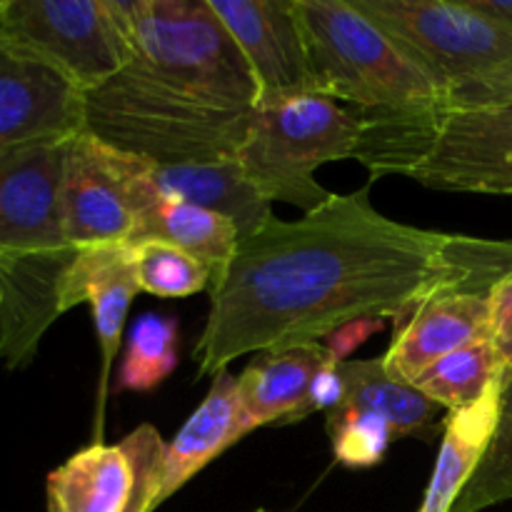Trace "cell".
<instances>
[{"label":"cell","instance_id":"6","mask_svg":"<svg viewBox=\"0 0 512 512\" xmlns=\"http://www.w3.org/2000/svg\"><path fill=\"white\" fill-rule=\"evenodd\" d=\"M363 118L355 108L320 93L258 100L235 160L268 203L313 213L330 200L315 180L320 165L355 158Z\"/></svg>","mask_w":512,"mask_h":512},{"label":"cell","instance_id":"33","mask_svg":"<svg viewBox=\"0 0 512 512\" xmlns=\"http://www.w3.org/2000/svg\"><path fill=\"white\" fill-rule=\"evenodd\" d=\"M255 512H268V510H255Z\"/></svg>","mask_w":512,"mask_h":512},{"label":"cell","instance_id":"8","mask_svg":"<svg viewBox=\"0 0 512 512\" xmlns=\"http://www.w3.org/2000/svg\"><path fill=\"white\" fill-rule=\"evenodd\" d=\"M0 43L88 93L133 60L120 0H0Z\"/></svg>","mask_w":512,"mask_h":512},{"label":"cell","instance_id":"22","mask_svg":"<svg viewBox=\"0 0 512 512\" xmlns=\"http://www.w3.org/2000/svg\"><path fill=\"white\" fill-rule=\"evenodd\" d=\"M178 365V323L165 315L145 313L128 335L118 390L148 393L158 388Z\"/></svg>","mask_w":512,"mask_h":512},{"label":"cell","instance_id":"11","mask_svg":"<svg viewBox=\"0 0 512 512\" xmlns=\"http://www.w3.org/2000/svg\"><path fill=\"white\" fill-rule=\"evenodd\" d=\"M258 83V100L315 93L293 0H210Z\"/></svg>","mask_w":512,"mask_h":512},{"label":"cell","instance_id":"9","mask_svg":"<svg viewBox=\"0 0 512 512\" xmlns=\"http://www.w3.org/2000/svg\"><path fill=\"white\" fill-rule=\"evenodd\" d=\"M448 98V93L512 60V35L475 13L468 0H350Z\"/></svg>","mask_w":512,"mask_h":512},{"label":"cell","instance_id":"15","mask_svg":"<svg viewBox=\"0 0 512 512\" xmlns=\"http://www.w3.org/2000/svg\"><path fill=\"white\" fill-rule=\"evenodd\" d=\"M333 363L328 345L303 343L263 350L238 378L240 438L263 425H293L315 375Z\"/></svg>","mask_w":512,"mask_h":512},{"label":"cell","instance_id":"7","mask_svg":"<svg viewBox=\"0 0 512 512\" xmlns=\"http://www.w3.org/2000/svg\"><path fill=\"white\" fill-rule=\"evenodd\" d=\"M128 15L140 70L213 103H258L253 70L210 0H133Z\"/></svg>","mask_w":512,"mask_h":512},{"label":"cell","instance_id":"30","mask_svg":"<svg viewBox=\"0 0 512 512\" xmlns=\"http://www.w3.org/2000/svg\"><path fill=\"white\" fill-rule=\"evenodd\" d=\"M338 365L340 363L333 360V363H328L318 375H315L308 398H305V405L300 408V413L295 415L293 423H300V420H305L308 415H313L315 410H333L343 403L345 385Z\"/></svg>","mask_w":512,"mask_h":512},{"label":"cell","instance_id":"28","mask_svg":"<svg viewBox=\"0 0 512 512\" xmlns=\"http://www.w3.org/2000/svg\"><path fill=\"white\" fill-rule=\"evenodd\" d=\"M512 100V60L458 85L445 98V108H475V105L510 103Z\"/></svg>","mask_w":512,"mask_h":512},{"label":"cell","instance_id":"1","mask_svg":"<svg viewBox=\"0 0 512 512\" xmlns=\"http://www.w3.org/2000/svg\"><path fill=\"white\" fill-rule=\"evenodd\" d=\"M473 293L455 235L378 213L370 185L300 220L273 218L238 243L210 288L193 350L198 378L263 350L318 343L355 320L410 318L425 300Z\"/></svg>","mask_w":512,"mask_h":512},{"label":"cell","instance_id":"23","mask_svg":"<svg viewBox=\"0 0 512 512\" xmlns=\"http://www.w3.org/2000/svg\"><path fill=\"white\" fill-rule=\"evenodd\" d=\"M130 255H133L135 278L143 293L158 295V298H188L213 283V273L203 260L165 240H133Z\"/></svg>","mask_w":512,"mask_h":512},{"label":"cell","instance_id":"19","mask_svg":"<svg viewBox=\"0 0 512 512\" xmlns=\"http://www.w3.org/2000/svg\"><path fill=\"white\" fill-rule=\"evenodd\" d=\"M498 410L500 383L478 405L450 413L443 440H440L433 478L418 512H453L455 503L478 470L480 460L488 453L495 425H498Z\"/></svg>","mask_w":512,"mask_h":512},{"label":"cell","instance_id":"5","mask_svg":"<svg viewBox=\"0 0 512 512\" xmlns=\"http://www.w3.org/2000/svg\"><path fill=\"white\" fill-rule=\"evenodd\" d=\"M315 93L363 115L435 108L445 95L373 20L348 0H293Z\"/></svg>","mask_w":512,"mask_h":512},{"label":"cell","instance_id":"25","mask_svg":"<svg viewBox=\"0 0 512 512\" xmlns=\"http://www.w3.org/2000/svg\"><path fill=\"white\" fill-rule=\"evenodd\" d=\"M333 445V455L345 468H373L388 453L393 443V428L383 418L365 410L338 408L328 410V423H325Z\"/></svg>","mask_w":512,"mask_h":512},{"label":"cell","instance_id":"2","mask_svg":"<svg viewBox=\"0 0 512 512\" xmlns=\"http://www.w3.org/2000/svg\"><path fill=\"white\" fill-rule=\"evenodd\" d=\"M65 143L0 155V363L10 370L33 363L63 315L60 283L78 255L60 213Z\"/></svg>","mask_w":512,"mask_h":512},{"label":"cell","instance_id":"21","mask_svg":"<svg viewBox=\"0 0 512 512\" xmlns=\"http://www.w3.org/2000/svg\"><path fill=\"white\" fill-rule=\"evenodd\" d=\"M503 370L505 363L488 338L438 360L413 385L440 408L460 413L478 405L500 383Z\"/></svg>","mask_w":512,"mask_h":512},{"label":"cell","instance_id":"14","mask_svg":"<svg viewBox=\"0 0 512 512\" xmlns=\"http://www.w3.org/2000/svg\"><path fill=\"white\" fill-rule=\"evenodd\" d=\"M488 338L490 293H443L398 325L383 363L393 378L413 385L438 360Z\"/></svg>","mask_w":512,"mask_h":512},{"label":"cell","instance_id":"29","mask_svg":"<svg viewBox=\"0 0 512 512\" xmlns=\"http://www.w3.org/2000/svg\"><path fill=\"white\" fill-rule=\"evenodd\" d=\"M490 340L505 368L512 365V275L490 290Z\"/></svg>","mask_w":512,"mask_h":512},{"label":"cell","instance_id":"12","mask_svg":"<svg viewBox=\"0 0 512 512\" xmlns=\"http://www.w3.org/2000/svg\"><path fill=\"white\" fill-rule=\"evenodd\" d=\"M60 213L75 250L135 240V213L105 160V145L85 130L65 143Z\"/></svg>","mask_w":512,"mask_h":512},{"label":"cell","instance_id":"4","mask_svg":"<svg viewBox=\"0 0 512 512\" xmlns=\"http://www.w3.org/2000/svg\"><path fill=\"white\" fill-rule=\"evenodd\" d=\"M250 110L185 93L128 63L83 93V130L160 165H210L235 160Z\"/></svg>","mask_w":512,"mask_h":512},{"label":"cell","instance_id":"13","mask_svg":"<svg viewBox=\"0 0 512 512\" xmlns=\"http://www.w3.org/2000/svg\"><path fill=\"white\" fill-rule=\"evenodd\" d=\"M138 293L140 285L135 278L130 243L78 250L63 283H60V313H68L70 308L83 303L93 310L100 345L98 430L103 423L110 368H113V360L118 358L130 303Z\"/></svg>","mask_w":512,"mask_h":512},{"label":"cell","instance_id":"10","mask_svg":"<svg viewBox=\"0 0 512 512\" xmlns=\"http://www.w3.org/2000/svg\"><path fill=\"white\" fill-rule=\"evenodd\" d=\"M83 93L40 60L0 43V155L83 133Z\"/></svg>","mask_w":512,"mask_h":512},{"label":"cell","instance_id":"17","mask_svg":"<svg viewBox=\"0 0 512 512\" xmlns=\"http://www.w3.org/2000/svg\"><path fill=\"white\" fill-rule=\"evenodd\" d=\"M148 175L158 193L233 220L240 240L273 218V203H268L250 183L238 160L210 165H160L148 160Z\"/></svg>","mask_w":512,"mask_h":512},{"label":"cell","instance_id":"32","mask_svg":"<svg viewBox=\"0 0 512 512\" xmlns=\"http://www.w3.org/2000/svg\"><path fill=\"white\" fill-rule=\"evenodd\" d=\"M468 5L512 35V0H468Z\"/></svg>","mask_w":512,"mask_h":512},{"label":"cell","instance_id":"16","mask_svg":"<svg viewBox=\"0 0 512 512\" xmlns=\"http://www.w3.org/2000/svg\"><path fill=\"white\" fill-rule=\"evenodd\" d=\"M240 438L238 378L228 368L213 378L208 395L165 448L158 505Z\"/></svg>","mask_w":512,"mask_h":512},{"label":"cell","instance_id":"20","mask_svg":"<svg viewBox=\"0 0 512 512\" xmlns=\"http://www.w3.org/2000/svg\"><path fill=\"white\" fill-rule=\"evenodd\" d=\"M338 368L345 385L340 405L378 415L393 428L395 438L425 435L433 430L440 405L425 398L415 385L393 378L385 370L383 358L345 360Z\"/></svg>","mask_w":512,"mask_h":512},{"label":"cell","instance_id":"27","mask_svg":"<svg viewBox=\"0 0 512 512\" xmlns=\"http://www.w3.org/2000/svg\"><path fill=\"white\" fill-rule=\"evenodd\" d=\"M465 260L473 270L475 293H490L512 275V240H485L463 235Z\"/></svg>","mask_w":512,"mask_h":512},{"label":"cell","instance_id":"18","mask_svg":"<svg viewBox=\"0 0 512 512\" xmlns=\"http://www.w3.org/2000/svg\"><path fill=\"white\" fill-rule=\"evenodd\" d=\"M135 465L120 445L95 443L48 475V512H125Z\"/></svg>","mask_w":512,"mask_h":512},{"label":"cell","instance_id":"3","mask_svg":"<svg viewBox=\"0 0 512 512\" xmlns=\"http://www.w3.org/2000/svg\"><path fill=\"white\" fill-rule=\"evenodd\" d=\"M360 118L355 158L375 178L400 173L433 190L512 195V100Z\"/></svg>","mask_w":512,"mask_h":512},{"label":"cell","instance_id":"26","mask_svg":"<svg viewBox=\"0 0 512 512\" xmlns=\"http://www.w3.org/2000/svg\"><path fill=\"white\" fill-rule=\"evenodd\" d=\"M123 448L128 450L135 465L133 498L125 512H153L158 508L160 475H163V458L168 445L153 425H140L123 440Z\"/></svg>","mask_w":512,"mask_h":512},{"label":"cell","instance_id":"24","mask_svg":"<svg viewBox=\"0 0 512 512\" xmlns=\"http://www.w3.org/2000/svg\"><path fill=\"white\" fill-rule=\"evenodd\" d=\"M512 500V365L500 378V410L488 453L453 512H480Z\"/></svg>","mask_w":512,"mask_h":512},{"label":"cell","instance_id":"31","mask_svg":"<svg viewBox=\"0 0 512 512\" xmlns=\"http://www.w3.org/2000/svg\"><path fill=\"white\" fill-rule=\"evenodd\" d=\"M380 328H383V318H368V320H355V323H348L345 328L335 330V333L330 335L333 340H330L328 345L335 363H345L348 355L353 353L358 345H363L370 335L378 333Z\"/></svg>","mask_w":512,"mask_h":512}]
</instances>
